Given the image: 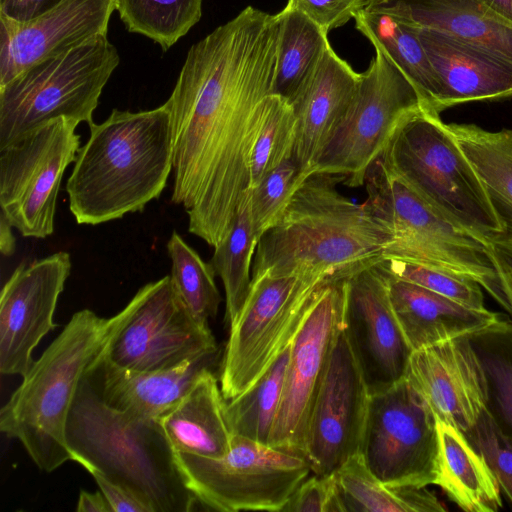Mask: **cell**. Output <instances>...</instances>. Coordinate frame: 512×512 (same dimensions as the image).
Masks as SVG:
<instances>
[{"label": "cell", "instance_id": "d4e9b609", "mask_svg": "<svg viewBox=\"0 0 512 512\" xmlns=\"http://www.w3.org/2000/svg\"><path fill=\"white\" fill-rule=\"evenodd\" d=\"M365 10L453 35L512 60V23L483 0H371Z\"/></svg>", "mask_w": 512, "mask_h": 512}, {"label": "cell", "instance_id": "b9f144b4", "mask_svg": "<svg viewBox=\"0 0 512 512\" xmlns=\"http://www.w3.org/2000/svg\"><path fill=\"white\" fill-rule=\"evenodd\" d=\"M371 0H288L287 6L296 9L329 32L346 24L365 9Z\"/></svg>", "mask_w": 512, "mask_h": 512}, {"label": "cell", "instance_id": "f6af8a7d", "mask_svg": "<svg viewBox=\"0 0 512 512\" xmlns=\"http://www.w3.org/2000/svg\"><path fill=\"white\" fill-rule=\"evenodd\" d=\"M492 256L504 285L512 314V237L488 239Z\"/></svg>", "mask_w": 512, "mask_h": 512}, {"label": "cell", "instance_id": "836d02e7", "mask_svg": "<svg viewBox=\"0 0 512 512\" xmlns=\"http://www.w3.org/2000/svg\"><path fill=\"white\" fill-rule=\"evenodd\" d=\"M116 10L129 32L167 51L201 19L202 0H117Z\"/></svg>", "mask_w": 512, "mask_h": 512}, {"label": "cell", "instance_id": "44dd1931", "mask_svg": "<svg viewBox=\"0 0 512 512\" xmlns=\"http://www.w3.org/2000/svg\"><path fill=\"white\" fill-rule=\"evenodd\" d=\"M439 81L436 112L462 103L512 97V60L484 46L417 27Z\"/></svg>", "mask_w": 512, "mask_h": 512}, {"label": "cell", "instance_id": "83f0119b", "mask_svg": "<svg viewBox=\"0 0 512 512\" xmlns=\"http://www.w3.org/2000/svg\"><path fill=\"white\" fill-rule=\"evenodd\" d=\"M356 28L386 55L416 88L423 108L436 112L439 81L419 39L417 28L389 14L359 11ZM439 114V113H437Z\"/></svg>", "mask_w": 512, "mask_h": 512}, {"label": "cell", "instance_id": "e0dca14e", "mask_svg": "<svg viewBox=\"0 0 512 512\" xmlns=\"http://www.w3.org/2000/svg\"><path fill=\"white\" fill-rule=\"evenodd\" d=\"M379 262L347 279L343 315V328L370 395L405 378L412 352L393 311L387 273Z\"/></svg>", "mask_w": 512, "mask_h": 512}, {"label": "cell", "instance_id": "f35d334b", "mask_svg": "<svg viewBox=\"0 0 512 512\" xmlns=\"http://www.w3.org/2000/svg\"><path fill=\"white\" fill-rule=\"evenodd\" d=\"M380 264L395 278L414 283L465 306L485 309L482 287L470 278L395 258H384Z\"/></svg>", "mask_w": 512, "mask_h": 512}, {"label": "cell", "instance_id": "52a82bcc", "mask_svg": "<svg viewBox=\"0 0 512 512\" xmlns=\"http://www.w3.org/2000/svg\"><path fill=\"white\" fill-rule=\"evenodd\" d=\"M379 160L447 218L487 240L505 235L478 175L440 114L422 107L406 115Z\"/></svg>", "mask_w": 512, "mask_h": 512}, {"label": "cell", "instance_id": "c3c4849f", "mask_svg": "<svg viewBox=\"0 0 512 512\" xmlns=\"http://www.w3.org/2000/svg\"><path fill=\"white\" fill-rule=\"evenodd\" d=\"M485 4L506 21L512 23V0H483Z\"/></svg>", "mask_w": 512, "mask_h": 512}, {"label": "cell", "instance_id": "f546056e", "mask_svg": "<svg viewBox=\"0 0 512 512\" xmlns=\"http://www.w3.org/2000/svg\"><path fill=\"white\" fill-rule=\"evenodd\" d=\"M344 511L444 512L446 507L426 487H391L366 466L360 453L335 471Z\"/></svg>", "mask_w": 512, "mask_h": 512}, {"label": "cell", "instance_id": "d6a6232c", "mask_svg": "<svg viewBox=\"0 0 512 512\" xmlns=\"http://www.w3.org/2000/svg\"><path fill=\"white\" fill-rule=\"evenodd\" d=\"M291 342L247 390L226 401L225 413L233 435L268 444L279 408Z\"/></svg>", "mask_w": 512, "mask_h": 512}, {"label": "cell", "instance_id": "7a4b0ae2", "mask_svg": "<svg viewBox=\"0 0 512 512\" xmlns=\"http://www.w3.org/2000/svg\"><path fill=\"white\" fill-rule=\"evenodd\" d=\"M344 177L310 173L295 188L276 222L257 242L252 278L324 276L348 279L382 259L390 229L364 203L339 192Z\"/></svg>", "mask_w": 512, "mask_h": 512}, {"label": "cell", "instance_id": "277c9868", "mask_svg": "<svg viewBox=\"0 0 512 512\" xmlns=\"http://www.w3.org/2000/svg\"><path fill=\"white\" fill-rule=\"evenodd\" d=\"M66 442L73 461L132 490L154 512H189L199 504L159 420L109 406L87 372L68 414Z\"/></svg>", "mask_w": 512, "mask_h": 512}, {"label": "cell", "instance_id": "5b68a950", "mask_svg": "<svg viewBox=\"0 0 512 512\" xmlns=\"http://www.w3.org/2000/svg\"><path fill=\"white\" fill-rule=\"evenodd\" d=\"M127 312L126 306L110 318L76 312L1 408L0 431L18 440L39 469L52 472L72 460L66 422L76 391Z\"/></svg>", "mask_w": 512, "mask_h": 512}, {"label": "cell", "instance_id": "4316f807", "mask_svg": "<svg viewBox=\"0 0 512 512\" xmlns=\"http://www.w3.org/2000/svg\"><path fill=\"white\" fill-rule=\"evenodd\" d=\"M437 429L439 458L435 485L464 511L500 510L501 488L483 456L460 430L439 420Z\"/></svg>", "mask_w": 512, "mask_h": 512}, {"label": "cell", "instance_id": "d590c367", "mask_svg": "<svg viewBox=\"0 0 512 512\" xmlns=\"http://www.w3.org/2000/svg\"><path fill=\"white\" fill-rule=\"evenodd\" d=\"M296 117L287 99L271 94L265 117L250 157L249 188L257 186L277 166L293 158Z\"/></svg>", "mask_w": 512, "mask_h": 512}, {"label": "cell", "instance_id": "7402d4cb", "mask_svg": "<svg viewBox=\"0 0 512 512\" xmlns=\"http://www.w3.org/2000/svg\"><path fill=\"white\" fill-rule=\"evenodd\" d=\"M360 73L329 46L290 100L296 117L293 159L302 174H309L323 147L350 107Z\"/></svg>", "mask_w": 512, "mask_h": 512}, {"label": "cell", "instance_id": "e575fe53", "mask_svg": "<svg viewBox=\"0 0 512 512\" xmlns=\"http://www.w3.org/2000/svg\"><path fill=\"white\" fill-rule=\"evenodd\" d=\"M167 251L171 259L173 286L193 317L202 325L217 315L222 301L215 283V271L185 240L173 231Z\"/></svg>", "mask_w": 512, "mask_h": 512}, {"label": "cell", "instance_id": "7bdbcfd3", "mask_svg": "<svg viewBox=\"0 0 512 512\" xmlns=\"http://www.w3.org/2000/svg\"><path fill=\"white\" fill-rule=\"evenodd\" d=\"M100 491L106 497L112 512H154L153 509L135 492L110 481L106 477L91 474Z\"/></svg>", "mask_w": 512, "mask_h": 512}, {"label": "cell", "instance_id": "1f68e13d", "mask_svg": "<svg viewBox=\"0 0 512 512\" xmlns=\"http://www.w3.org/2000/svg\"><path fill=\"white\" fill-rule=\"evenodd\" d=\"M257 240L249 216V189L241 197L232 227L216 247L211 260L215 274L225 291V321L227 324L239 313L252 281V265Z\"/></svg>", "mask_w": 512, "mask_h": 512}, {"label": "cell", "instance_id": "ee69618b", "mask_svg": "<svg viewBox=\"0 0 512 512\" xmlns=\"http://www.w3.org/2000/svg\"><path fill=\"white\" fill-rule=\"evenodd\" d=\"M63 0H0V15L24 23L51 10Z\"/></svg>", "mask_w": 512, "mask_h": 512}, {"label": "cell", "instance_id": "2e32d148", "mask_svg": "<svg viewBox=\"0 0 512 512\" xmlns=\"http://www.w3.org/2000/svg\"><path fill=\"white\" fill-rule=\"evenodd\" d=\"M369 398L342 325L309 417L303 454L312 473L333 474L359 453Z\"/></svg>", "mask_w": 512, "mask_h": 512}, {"label": "cell", "instance_id": "8992f818", "mask_svg": "<svg viewBox=\"0 0 512 512\" xmlns=\"http://www.w3.org/2000/svg\"><path fill=\"white\" fill-rule=\"evenodd\" d=\"M369 211L393 234L384 258L422 264L476 281L511 312L489 242L434 209L379 160L365 181Z\"/></svg>", "mask_w": 512, "mask_h": 512}, {"label": "cell", "instance_id": "4fadbf2b", "mask_svg": "<svg viewBox=\"0 0 512 512\" xmlns=\"http://www.w3.org/2000/svg\"><path fill=\"white\" fill-rule=\"evenodd\" d=\"M78 124L55 118L0 150L1 213L24 237L54 231L62 176L80 149Z\"/></svg>", "mask_w": 512, "mask_h": 512}, {"label": "cell", "instance_id": "cb8c5ba5", "mask_svg": "<svg viewBox=\"0 0 512 512\" xmlns=\"http://www.w3.org/2000/svg\"><path fill=\"white\" fill-rule=\"evenodd\" d=\"M385 272L391 305L411 351L471 336L505 321L500 314L486 308L465 306Z\"/></svg>", "mask_w": 512, "mask_h": 512}, {"label": "cell", "instance_id": "4dcf8cb0", "mask_svg": "<svg viewBox=\"0 0 512 512\" xmlns=\"http://www.w3.org/2000/svg\"><path fill=\"white\" fill-rule=\"evenodd\" d=\"M277 15L280 36L273 94L290 101L330 44L328 32L302 12L286 5Z\"/></svg>", "mask_w": 512, "mask_h": 512}, {"label": "cell", "instance_id": "9a60e30c", "mask_svg": "<svg viewBox=\"0 0 512 512\" xmlns=\"http://www.w3.org/2000/svg\"><path fill=\"white\" fill-rule=\"evenodd\" d=\"M346 291L347 279L324 285L291 340L280 404L268 442L273 447L304 453L312 406L343 325Z\"/></svg>", "mask_w": 512, "mask_h": 512}, {"label": "cell", "instance_id": "f1b7e54d", "mask_svg": "<svg viewBox=\"0 0 512 512\" xmlns=\"http://www.w3.org/2000/svg\"><path fill=\"white\" fill-rule=\"evenodd\" d=\"M478 175L495 211L512 237V130L490 131L474 124H447Z\"/></svg>", "mask_w": 512, "mask_h": 512}, {"label": "cell", "instance_id": "8fae6325", "mask_svg": "<svg viewBox=\"0 0 512 512\" xmlns=\"http://www.w3.org/2000/svg\"><path fill=\"white\" fill-rule=\"evenodd\" d=\"M422 107L411 81L376 50L368 69L360 73L350 107L310 173L340 175L349 187L363 186L368 169L379 158L398 123Z\"/></svg>", "mask_w": 512, "mask_h": 512}, {"label": "cell", "instance_id": "603a6c76", "mask_svg": "<svg viewBox=\"0 0 512 512\" xmlns=\"http://www.w3.org/2000/svg\"><path fill=\"white\" fill-rule=\"evenodd\" d=\"M219 354L217 350L171 369L135 371L113 365L103 352L87 373L112 408L159 420L183 399L205 370L214 369Z\"/></svg>", "mask_w": 512, "mask_h": 512}, {"label": "cell", "instance_id": "d6986e66", "mask_svg": "<svg viewBox=\"0 0 512 512\" xmlns=\"http://www.w3.org/2000/svg\"><path fill=\"white\" fill-rule=\"evenodd\" d=\"M406 381L437 420L467 432L489 405V382L470 336L412 351Z\"/></svg>", "mask_w": 512, "mask_h": 512}, {"label": "cell", "instance_id": "3957f363", "mask_svg": "<svg viewBox=\"0 0 512 512\" xmlns=\"http://www.w3.org/2000/svg\"><path fill=\"white\" fill-rule=\"evenodd\" d=\"M89 129L66 183L69 209L78 224L116 220L160 197L173 168L166 102L138 112L113 109Z\"/></svg>", "mask_w": 512, "mask_h": 512}, {"label": "cell", "instance_id": "484cf974", "mask_svg": "<svg viewBox=\"0 0 512 512\" xmlns=\"http://www.w3.org/2000/svg\"><path fill=\"white\" fill-rule=\"evenodd\" d=\"M226 400L214 369L205 370L190 391L159 419L174 453L220 458L231 447Z\"/></svg>", "mask_w": 512, "mask_h": 512}, {"label": "cell", "instance_id": "7dc6e473", "mask_svg": "<svg viewBox=\"0 0 512 512\" xmlns=\"http://www.w3.org/2000/svg\"><path fill=\"white\" fill-rule=\"evenodd\" d=\"M11 227L4 215L0 213V251L4 256H10L15 251V238Z\"/></svg>", "mask_w": 512, "mask_h": 512}, {"label": "cell", "instance_id": "7c38bea8", "mask_svg": "<svg viewBox=\"0 0 512 512\" xmlns=\"http://www.w3.org/2000/svg\"><path fill=\"white\" fill-rule=\"evenodd\" d=\"M359 453L369 470L388 486L436 484L437 419L405 378L370 395Z\"/></svg>", "mask_w": 512, "mask_h": 512}, {"label": "cell", "instance_id": "74e56055", "mask_svg": "<svg viewBox=\"0 0 512 512\" xmlns=\"http://www.w3.org/2000/svg\"><path fill=\"white\" fill-rule=\"evenodd\" d=\"M307 175L302 174L291 158L270 171L257 186L249 188V216L257 242L276 222Z\"/></svg>", "mask_w": 512, "mask_h": 512}, {"label": "cell", "instance_id": "ba28073f", "mask_svg": "<svg viewBox=\"0 0 512 512\" xmlns=\"http://www.w3.org/2000/svg\"><path fill=\"white\" fill-rule=\"evenodd\" d=\"M119 63L116 47L103 33L32 65L0 87V150L55 118L91 124Z\"/></svg>", "mask_w": 512, "mask_h": 512}, {"label": "cell", "instance_id": "bcb514c9", "mask_svg": "<svg viewBox=\"0 0 512 512\" xmlns=\"http://www.w3.org/2000/svg\"><path fill=\"white\" fill-rule=\"evenodd\" d=\"M77 512H112V509L104 496V494L100 492H87L80 491L78 503H77Z\"/></svg>", "mask_w": 512, "mask_h": 512}, {"label": "cell", "instance_id": "60d3db41", "mask_svg": "<svg viewBox=\"0 0 512 512\" xmlns=\"http://www.w3.org/2000/svg\"><path fill=\"white\" fill-rule=\"evenodd\" d=\"M283 512H345L335 474L308 476L291 495Z\"/></svg>", "mask_w": 512, "mask_h": 512}, {"label": "cell", "instance_id": "ffe728a7", "mask_svg": "<svg viewBox=\"0 0 512 512\" xmlns=\"http://www.w3.org/2000/svg\"><path fill=\"white\" fill-rule=\"evenodd\" d=\"M117 0H63L28 22L0 15V87L32 65L107 33Z\"/></svg>", "mask_w": 512, "mask_h": 512}, {"label": "cell", "instance_id": "9c48e42d", "mask_svg": "<svg viewBox=\"0 0 512 512\" xmlns=\"http://www.w3.org/2000/svg\"><path fill=\"white\" fill-rule=\"evenodd\" d=\"M331 281L335 280L298 275L252 278L229 325L220 362L219 383L226 401L251 387L270 367L291 342L318 292Z\"/></svg>", "mask_w": 512, "mask_h": 512}, {"label": "cell", "instance_id": "ac0fdd59", "mask_svg": "<svg viewBox=\"0 0 512 512\" xmlns=\"http://www.w3.org/2000/svg\"><path fill=\"white\" fill-rule=\"evenodd\" d=\"M67 252L20 264L0 295V371L24 376L34 363L32 353L52 331L60 294L71 271Z\"/></svg>", "mask_w": 512, "mask_h": 512}, {"label": "cell", "instance_id": "5bb4252c", "mask_svg": "<svg viewBox=\"0 0 512 512\" xmlns=\"http://www.w3.org/2000/svg\"><path fill=\"white\" fill-rule=\"evenodd\" d=\"M105 348L113 365L135 371L175 368L219 350L209 326L189 312L170 275L141 287Z\"/></svg>", "mask_w": 512, "mask_h": 512}, {"label": "cell", "instance_id": "ab89813d", "mask_svg": "<svg viewBox=\"0 0 512 512\" xmlns=\"http://www.w3.org/2000/svg\"><path fill=\"white\" fill-rule=\"evenodd\" d=\"M464 435L483 456L512 504V434L488 405Z\"/></svg>", "mask_w": 512, "mask_h": 512}, {"label": "cell", "instance_id": "6da1fadb", "mask_svg": "<svg viewBox=\"0 0 512 512\" xmlns=\"http://www.w3.org/2000/svg\"><path fill=\"white\" fill-rule=\"evenodd\" d=\"M278 15L252 6L193 44L166 101L172 133L171 201L188 231L216 247L228 235L273 94Z\"/></svg>", "mask_w": 512, "mask_h": 512}, {"label": "cell", "instance_id": "8d00e7d4", "mask_svg": "<svg viewBox=\"0 0 512 512\" xmlns=\"http://www.w3.org/2000/svg\"><path fill=\"white\" fill-rule=\"evenodd\" d=\"M470 338L488 378L489 402L512 434V325L505 320Z\"/></svg>", "mask_w": 512, "mask_h": 512}, {"label": "cell", "instance_id": "30bf717a", "mask_svg": "<svg viewBox=\"0 0 512 512\" xmlns=\"http://www.w3.org/2000/svg\"><path fill=\"white\" fill-rule=\"evenodd\" d=\"M188 490L209 510L281 511L312 473L303 454L233 435L220 458L175 453Z\"/></svg>", "mask_w": 512, "mask_h": 512}]
</instances>
